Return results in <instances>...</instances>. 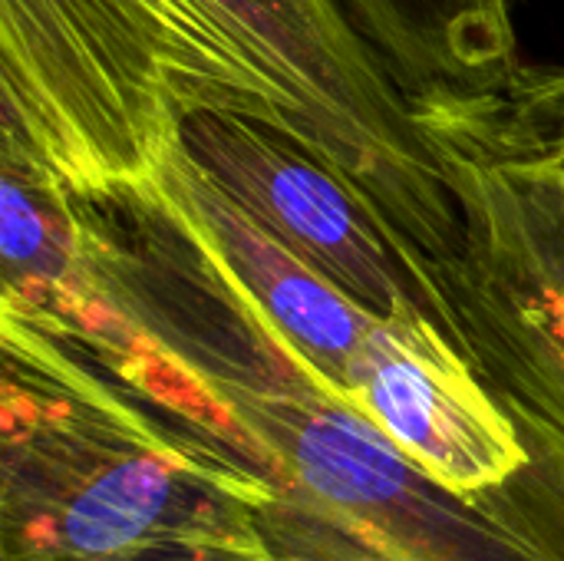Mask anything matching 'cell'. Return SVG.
<instances>
[{
  "label": "cell",
  "mask_w": 564,
  "mask_h": 561,
  "mask_svg": "<svg viewBox=\"0 0 564 561\" xmlns=\"http://www.w3.org/2000/svg\"><path fill=\"white\" fill-rule=\"evenodd\" d=\"M192 112H288L198 0H0L3 162L69 195L139 198Z\"/></svg>",
  "instance_id": "cell-1"
},
{
  "label": "cell",
  "mask_w": 564,
  "mask_h": 561,
  "mask_svg": "<svg viewBox=\"0 0 564 561\" xmlns=\"http://www.w3.org/2000/svg\"><path fill=\"white\" fill-rule=\"evenodd\" d=\"M278 93L291 142L400 215H440V145L340 0H198Z\"/></svg>",
  "instance_id": "cell-2"
},
{
  "label": "cell",
  "mask_w": 564,
  "mask_h": 561,
  "mask_svg": "<svg viewBox=\"0 0 564 561\" xmlns=\"http://www.w3.org/2000/svg\"><path fill=\"white\" fill-rule=\"evenodd\" d=\"M344 403L436 486L469 496L525 466L502 413L420 321H377L344 377Z\"/></svg>",
  "instance_id": "cell-3"
},
{
  "label": "cell",
  "mask_w": 564,
  "mask_h": 561,
  "mask_svg": "<svg viewBox=\"0 0 564 561\" xmlns=\"http://www.w3.org/2000/svg\"><path fill=\"white\" fill-rule=\"evenodd\" d=\"M135 202L162 212L205 255L221 261L235 274V288L258 304L274 334L288 337L294 354L324 374L330 393V377H337V400H344L347 367L377 324L373 317L350 298H340L314 265L218 188L182 142Z\"/></svg>",
  "instance_id": "cell-4"
},
{
  "label": "cell",
  "mask_w": 564,
  "mask_h": 561,
  "mask_svg": "<svg viewBox=\"0 0 564 561\" xmlns=\"http://www.w3.org/2000/svg\"><path fill=\"white\" fill-rule=\"evenodd\" d=\"M420 116L496 96L519 63V0H340Z\"/></svg>",
  "instance_id": "cell-5"
},
{
  "label": "cell",
  "mask_w": 564,
  "mask_h": 561,
  "mask_svg": "<svg viewBox=\"0 0 564 561\" xmlns=\"http://www.w3.org/2000/svg\"><path fill=\"white\" fill-rule=\"evenodd\" d=\"M426 132L525 159L564 185V66H519L496 96L430 116Z\"/></svg>",
  "instance_id": "cell-6"
},
{
  "label": "cell",
  "mask_w": 564,
  "mask_h": 561,
  "mask_svg": "<svg viewBox=\"0 0 564 561\" xmlns=\"http://www.w3.org/2000/svg\"><path fill=\"white\" fill-rule=\"evenodd\" d=\"M172 506V470L155 456L119 460L93 476L66 506L59 536L83 559L139 549Z\"/></svg>",
  "instance_id": "cell-7"
},
{
  "label": "cell",
  "mask_w": 564,
  "mask_h": 561,
  "mask_svg": "<svg viewBox=\"0 0 564 561\" xmlns=\"http://www.w3.org/2000/svg\"><path fill=\"white\" fill-rule=\"evenodd\" d=\"M301 476L334 503H387L400 493L406 460L360 413L317 417L297 443Z\"/></svg>",
  "instance_id": "cell-8"
}]
</instances>
